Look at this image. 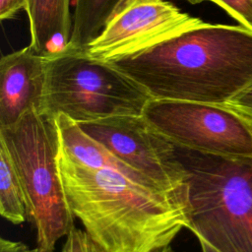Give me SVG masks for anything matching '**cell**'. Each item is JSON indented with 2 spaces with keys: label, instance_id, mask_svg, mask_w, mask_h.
<instances>
[{
  "label": "cell",
  "instance_id": "cell-1",
  "mask_svg": "<svg viewBox=\"0 0 252 252\" xmlns=\"http://www.w3.org/2000/svg\"><path fill=\"white\" fill-rule=\"evenodd\" d=\"M107 62L152 98L222 105L252 81V32L198 19L151 46Z\"/></svg>",
  "mask_w": 252,
  "mask_h": 252
},
{
  "label": "cell",
  "instance_id": "cell-2",
  "mask_svg": "<svg viewBox=\"0 0 252 252\" xmlns=\"http://www.w3.org/2000/svg\"><path fill=\"white\" fill-rule=\"evenodd\" d=\"M58 168L74 217L107 252H152L188 228L185 195L145 186L115 168L82 164L61 144Z\"/></svg>",
  "mask_w": 252,
  "mask_h": 252
},
{
  "label": "cell",
  "instance_id": "cell-3",
  "mask_svg": "<svg viewBox=\"0 0 252 252\" xmlns=\"http://www.w3.org/2000/svg\"><path fill=\"white\" fill-rule=\"evenodd\" d=\"M176 155L185 171L188 229L218 252H252V158L179 146Z\"/></svg>",
  "mask_w": 252,
  "mask_h": 252
},
{
  "label": "cell",
  "instance_id": "cell-4",
  "mask_svg": "<svg viewBox=\"0 0 252 252\" xmlns=\"http://www.w3.org/2000/svg\"><path fill=\"white\" fill-rule=\"evenodd\" d=\"M0 143L7 149L22 185L36 247L53 252L57 241L75 226L58 168L56 119L32 109L16 124L0 128Z\"/></svg>",
  "mask_w": 252,
  "mask_h": 252
},
{
  "label": "cell",
  "instance_id": "cell-5",
  "mask_svg": "<svg viewBox=\"0 0 252 252\" xmlns=\"http://www.w3.org/2000/svg\"><path fill=\"white\" fill-rule=\"evenodd\" d=\"M152 97L109 62L87 50L64 49L47 57L40 111L76 123L117 115H142Z\"/></svg>",
  "mask_w": 252,
  "mask_h": 252
},
{
  "label": "cell",
  "instance_id": "cell-6",
  "mask_svg": "<svg viewBox=\"0 0 252 252\" xmlns=\"http://www.w3.org/2000/svg\"><path fill=\"white\" fill-rule=\"evenodd\" d=\"M142 115L176 146L252 158V124L223 105L151 98Z\"/></svg>",
  "mask_w": 252,
  "mask_h": 252
},
{
  "label": "cell",
  "instance_id": "cell-7",
  "mask_svg": "<svg viewBox=\"0 0 252 252\" xmlns=\"http://www.w3.org/2000/svg\"><path fill=\"white\" fill-rule=\"evenodd\" d=\"M92 139L160 189L186 196L176 146L143 115H117L77 123Z\"/></svg>",
  "mask_w": 252,
  "mask_h": 252
},
{
  "label": "cell",
  "instance_id": "cell-8",
  "mask_svg": "<svg viewBox=\"0 0 252 252\" xmlns=\"http://www.w3.org/2000/svg\"><path fill=\"white\" fill-rule=\"evenodd\" d=\"M198 19L166 0H123L87 52L108 61L151 46Z\"/></svg>",
  "mask_w": 252,
  "mask_h": 252
},
{
  "label": "cell",
  "instance_id": "cell-9",
  "mask_svg": "<svg viewBox=\"0 0 252 252\" xmlns=\"http://www.w3.org/2000/svg\"><path fill=\"white\" fill-rule=\"evenodd\" d=\"M47 57L31 45L0 60V128L16 124L28 111H40L46 85Z\"/></svg>",
  "mask_w": 252,
  "mask_h": 252
},
{
  "label": "cell",
  "instance_id": "cell-10",
  "mask_svg": "<svg viewBox=\"0 0 252 252\" xmlns=\"http://www.w3.org/2000/svg\"><path fill=\"white\" fill-rule=\"evenodd\" d=\"M26 11L35 52L49 57L66 49L72 29L70 0H28Z\"/></svg>",
  "mask_w": 252,
  "mask_h": 252
},
{
  "label": "cell",
  "instance_id": "cell-11",
  "mask_svg": "<svg viewBox=\"0 0 252 252\" xmlns=\"http://www.w3.org/2000/svg\"><path fill=\"white\" fill-rule=\"evenodd\" d=\"M123 0H74L71 36L67 49L87 50Z\"/></svg>",
  "mask_w": 252,
  "mask_h": 252
},
{
  "label": "cell",
  "instance_id": "cell-12",
  "mask_svg": "<svg viewBox=\"0 0 252 252\" xmlns=\"http://www.w3.org/2000/svg\"><path fill=\"white\" fill-rule=\"evenodd\" d=\"M0 214L13 224L28 220V211L22 185L10 155L0 143Z\"/></svg>",
  "mask_w": 252,
  "mask_h": 252
},
{
  "label": "cell",
  "instance_id": "cell-13",
  "mask_svg": "<svg viewBox=\"0 0 252 252\" xmlns=\"http://www.w3.org/2000/svg\"><path fill=\"white\" fill-rule=\"evenodd\" d=\"M60 252H107L84 229L74 226L66 235Z\"/></svg>",
  "mask_w": 252,
  "mask_h": 252
},
{
  "label": "cell",
  "instance_id": "cell-14",
  "mask_svg": "<svg viewBox=\"0 0 252 252\" xmlns=\"http://www.w3.org/2000/svg\"><path fill=\"white\" fill-rule=\"evenodd\" d=\"M211 1L252 32V0H206Z\"/></svg>",
  "mask_w": 252,
  "mask_h": 252
},
{
  "label": "cell",
  "instance_id": "cell-15",
  "mask_svg": "<svg viewBox=\"0 0 252 252\" xmlns=\"http://www.w3.org/2000/svg\"><path fill=\"white\" fill-rule=\"evenodd\" d=\"M222 105L252 124V81Z\"/></svg>",
  "mask_w": 252,
  "mask_h": 252
},
{
  "label": "cell",
  "instance_id": "cell-16",
  "mask_svg": "<svg viewBox=\"0 0 252 252\" xmlns=\"http://www.w3.org/2000/svg\"><path fill=\"white\" fill-rule=\"evenodd\" d=\"M28 0H0V19H12L21 10L27 8Z\"/></svg>",
  "mask_w": 252,
  "mask_h": 252
},
{
  "label": "cell",
  "instance_id": "cell-17",
  "mask_svg": "<svg viewBox=\"0 0 252 252\" xmlns=\"http://www.w3.org/2000/svg\"><path fill=\"white\" fill-rule=\"evenodd\" d=\"M0 252H41L38 247L31 248L22 241L0 238Z\"/></svg>",
  "mask_w": 252,
  "mask_h": 252
},
{
  "label": "cell",
  "instance_id": "cell-18",
  "mask_svg": "<svg viewBox=\"0 0 252 252\" xmlns=\"http://www.w3.org/2000/svg\"><path fill=\"white\" fill-rule=\"evenodd\" d=\"M201 246V250L202 252H218L216 249H214L212 246H210L208 243H206L205 241L202 240H198Z\"/></svg>",
  "mask_w": 252,
  "mask_h": 252
},
{
  "label": "cell",
  "instance_id": "cell-19",
  "mask_svg": "<svg viewBox=\"0 0 252 252\" xmlns=\"http://www.w3.org/2000/svg\"><path fill=\"white\" fill-rule=\"evenodd\" d=\"M152 252H175L170 245H167V246H164V247H161V248H158V249H156Z\"/></svg>",
  "mask_w": 252,
  "mask_h": 252
},
{
  "label": "cell",
  "instance_id": "cell-20",
  "mask_svg": "<svg viewBox=\"0 0 252 252\" xmlns=\"http://www.w3.org/2000/svg\"><path fill=\"white\" fill-rule=\"evenodd\" d=\"M185 1H187V2H189L191 4H199V3L203 2V1H206V0H185Z\"/></svg>",
  "mask_w": 252,
  "mask_h": 252
}]
</instances>
